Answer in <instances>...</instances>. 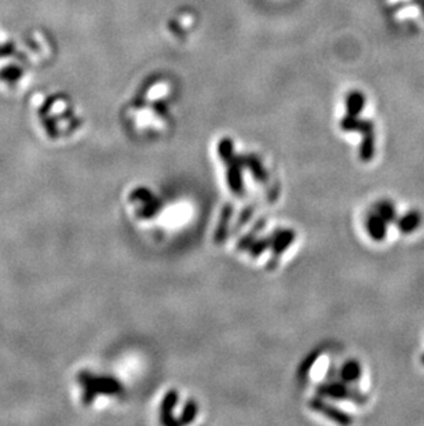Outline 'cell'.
<instances>
[{
  "label": "cell",
  "instance_id": "6da1fadb",
  "mask_svg": "<svg viewBox=\"0 0 424 426\" xmlns=\"http://www.w3.org/2000/svg\"><path fill=\"white\" fill-rule=\"evenodd\" d=\"M418 221H419V218H418L416 215H408V216L404 218V221H402V229L407 230V232L415 229Z\"/></svg>",
  "mask_w": 424,
  "mask_h": 426
}]
</instances>
